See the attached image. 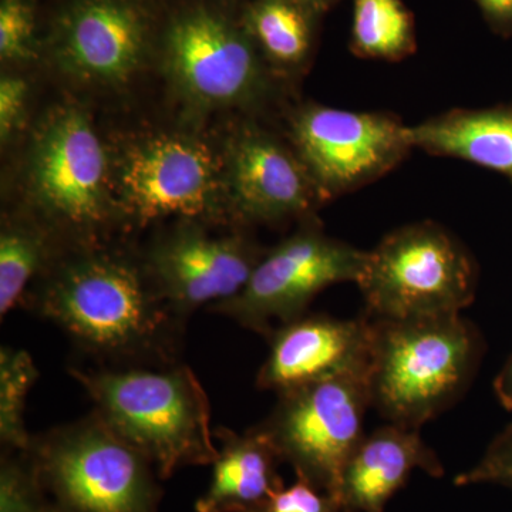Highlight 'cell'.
<instances>
[{"label": "cell", "instance_id": "f546056e", "mask_svg": "<svg viewBox=\"0 0 512 512\" xmlns=\"http://www.w3.org/2000/svg\"><path fill=\"white\" fill-rule=\"evenodd\" d=\"M183 2V0H181ZM225 2H239V0H225Z\"/></svg>", "mask_w": 512, "mask_h": 512}, {"label": "cell", "instance_id": "5bb4252c", "mask_svg": "<svg viewBox=\"0 0 512 512\" xmlns=\"http://www.w3.org/2000/svg\"><path fill=\"white\" fill-rule=\"evenodd\" d=\"M228 220L275 225L311 220L323 200L291 143L256 123H242L225 143Z\"/></svg>", "mask_w": 512, "mask_h": 512}, {"label": "cell", "instance_id": "5b68a950", "mask_svg": "<svg viewBox=\"0 0 512 512\" xmlns=\"http://www.w3.org/2000/svg\"><path fill=\"white\" fill-rule=\"evenodd\" d=\"M239 2L183 0L158 33L164 72L198 109H259L278 82L242 23Z\"/></svg>", "mask_w": 512, "mask_h": 512}, {"label": "cell", "instance_id": "d6986e66", "mask_svg": "<svg viewBox=\"0 0 512 512\" xmlns=\"http://www.w3.org/2000/svg\"><path fill=\"white\" fill-rule=\"evenodd\" d=\"M414 148L460 158L512 180V109L453 110L410 127Z\"/></svg>", "mask_w": 512, "mask_h": 512}, {"label": "cell", "instance_id": "30bf717a", "mask_svg": "<svg viewBox=\"0 0 512 512\" xmlns=\"http://www.w3.org/2000/svg\"><path fill=\"white\" fill-rule=\"evenodd\" d=\"M366 259L367 251L329 237L311 218L265 252L239 295L208 309L268 338L278 326L306 315L329 286L357 284Z\"/></svg>", "mask_w": 512, "mask_h": 512}, {"label": "cell", "instance_id": "4fadbf2b", "mask_svg": "<svg viewBox=\"0 0 512 512\" xmlns=\"http://www.w3.org/2000/svg\"><path fill=\"white\" fill-rule=\"evenodd\" d=\"M210 225L177 221L143 256L158 295L184 322L239 295L266 252L242 232L214 234Z\"/></svg>", "mask_w": 512, "mask_h": 512}, {"label": "cell", "instance_id": "8fae6325", "mask_svg": "<svg viewBox=\"0 0 512 512\" xmlns=\"http://www.w3.org/2000/svg\"><path fill=\"white\" fill-rule=\"evenodd\" d=\"M289 143L325 201L379 180L414 148L410 127L392 114L315 103L293 110Z\"/></svg>", "mask_w": 512, "mask_h": 512}, {"label": "cell", "instance_id": "d4e9b609", "mask_svg": "<svg viewBox=\"0 0 512 512\" xmlns=\"http://www.w3.org/2000/svg\"><path fill=\"white\" fill-rule=\"evenodd\" d=\"M454 484H494L512 491V423L491 440L476 466L454 478Z\"/></svg>", "mask_w": 512, "mask_h": 512}, {"label": "cell", "instance_id": "2e32d148", "mask_svg": "<svg viewBox=\"0 0 512 512\" xmlns=\"http://www.w3.org/2000/svg\"><path fill=\"white\" fill-rule=\"evenodd\" d=\"M414 470L444 476L439 456L420 431L386 423L359 441L340 478L343 512H384L390 498L409 481Z\"/></svg>", "mask_w": 512, "mask_h": 512}, {"label": "cell", "instance_id": "9c48e42d", "mask_svg": "<svg viewBox=\"0 0 512 512\" xmlns=\"http://www.w3.org/2000/svg\"><path fill=\"white\" fill-rule=\"evenodd\" d=\"M369 409L366 369L279 393L274 410L258 426L296 476L339 500L343 468L366 434Z\"/></svg>", "mask_w": 512, "mask_h": 512}, {"label": "cell", "instance_id": "cb8c5ba5", "mask_svg": "<svg viewBox=\"0 0 512 512\" xmlns=\"http://www.w3.org/2000/svg\"><path fill=\"white\" fill-rule=\"evenodd\" d=\"M39 55L35 0H0V59L33 62Z\"/></svg>", "mask_w": 512, "mask_h": 512}, {"label": "cell", "instance_id": "8992f818", "mask_svg": "<svg viewBox=\"0 0 512 512\" xmlns=\"http://www.w3.org/2000/svg\"><path fill=\"white\" fill-rule=\"evenodd\" d=\"M28 450L62 512H158L156 468L94 410L33 436Z\"/></svg>", "mask_w": 512, "mask_h": 512}, {"label": "cell", "instance_id": "7a4b0ae2", "mask_svg": "<svg viewBox=\"0 0 512 512\" xmlns=\"http://www.w3.org/2000/svg\"><path fill=\"white\" fill-rule=\"evenodd\" d=\"M69 372L94 412L151 461L160 480L181 467L214 463L210 400L190 367L72 366Z\"/></svg>", "mask_w": 512, "mask_h": 512}, {"label": "cell", "instance_id": "e0dca14e", "mask_svg": "<svg viewBox=\"0 0 512 512\" xmlns=\"http://www.w3.org/2000/svg\"><path fill=\"white\" fill-rule=\"evenodd\" d=\"M218 456L211 483L195 503L197 512H248L284 487L279 464L284 463L268 434L259 426L245 433L218 427Z\"/></svg>", "mask_w": 512, "mask_h": 512}, {"label": "cell", "instance_id": "52a82bcc", "mask_svg": "<svg viewBox=\"0 0 512 512\" xmlns=\"http://www.w3.org/2000/svg\"><path fill=\"white\" fill-rule=\"evenodd\" d=\"M113 198L123 228L175 218L228 220L224 160L201 138L157 133L113 158Z\"/></svg>", "mask_w": 512, "mask_h": 512}, {"label": "cell", "instance_id": "44dd1931", "mask_svg": "<svg viewBox=\"0 0 512 512\" xmlns=\"http://www.w3.org/2000/svg\"><path fill=\"white\" fill-rule=\"evenodd\" d=\"M349 47L362 59H407L417 50L413 13L403 0H352Z\"/></svg>", "mask_w": 512, "mask_h": 512}, {"label": "cell", "instance_id": "ffe728a7", "mask_svg": "<svg viewBox=\"0 0 512 512\" xmlns=\"http://www.w3.org/2000/svg\"><path fill=\"white\" fill-rule=\"evenodd\" d=\"M70 245L30 214L6 218L0 232V316L25 303L29 285L46 274Z\"/></svg>", "mask_w": 512, "mask_h": 512}, {"label": "cell", "instance_id": "4316f807", "mask_svg": "<svg viewBox=\"0 0 512 512\" xmlns=\"http://www.w3.org/2000/svg\"><path fill=\"white\" fill-rule=\"evenodd\" d=\"M29 84L18 73H3L0 77V141L8 146L28 116Z\"/></svg>", "mask_w": 512, "mask_h": 512}, {"label": "cell", "instance_id": "6da1fadb", "mask_svg": "<svg viewBox=\"0 0 512 512\" xmlns=\"http://www.w3.org/2000/svg\"><path fill=\"white\" fill-rule=\"evenodd\" d=\"M103 366L178 363L185 325L137 258L106 242L70 247L25 303Z\"/></svg>", "mask_w": 512, "mask_h": 512}, {"label": "cell", "instance_id": "3957f363", "mask_svg": "<svg viewBox=\"0 0 512 512\" xmlns=\"http://www.w3.org/2000/svg\"><path fill=\"white\" fill-rule=\"evenodd\" d=\"M370 319V400L386 423L420 430L470 389L485 342L461 313Z\"/></svg>", "mask_w": 512, "mask_h": 512}, {"label": "cell", "instance_id": "83f0119b", "mask_svg": "<svg viewBox=\"0 0 512 512\" xmlns=\"http://www.w3.org/2000/svg\"><path fill=\"white\" fill-rule=\"evenodd\" d=\"M494 33L512 36V0H473Z\"/></svg>", "mask_w": 512, "mask_h": 512}, {"label": "cell", "instance_id": "603a6c76", "mask_svg": "<svg viewBox=\"0 0 512 512\" xmlns=\"http://www.w3.org/2000/svg\"><path fill=\"white\" fill-rule=\"evenodd\" d=\"M0 512H62L40 480L29 450H3Z\"/></svg>", "mask_w": 512, "mask_h": 512}, {"label": "cell", "instance_id": "ba28073f", "mask_svg": "<svg viewBox=\"0 0 512 512\" xmlns=\"http://www.w3.org/2000/svg\"><path fill=\"white\" fill-rule=\"evenodd\" d=\"M356 285L369 318L458 315L476 299L477 268L450 232L424 221L394 229L367 251Z\"/></svg>", "mask_w": 512, "mask_h": 512}, {"label": "cell", "instance_id": "f1b7e54d", "mask_svg": "<svg viewBox=\"0 0 512 512\" xmlns=\"http://www.w3.org/2000/svg\"><path fill=\"white\" fill-rule=\"evenodd\" d=\"M495 399L507 412H512V353L505 360L493 382Z\"/></svg>", "mask_w": 512, "mask_h": 512}, {"label": "cell", "instance_id": "7c38bea8", "mask_svg": "<svg viewBox=\"0 0 512 512\" xmlns=\"http://www.w3.org/2000/svg\"><path fill=\"white\" fill-rule=\"evenodd\" d=\"M150 0H69L50 29V57L74 83L126 86L157 47Z\"/></svg>", "mask_w": 512, "mask_h": 512}, {"label": "cell", "instance_id": "7402d4cb", "mask_svg": "<svg viewBox=\"0 0 512 512\" xmlns=\"http://www.w3.org/2000/svg\"><path fill=\"white\" fill-rule=\"evenodd\" d=\"M39 370L26 350L0 349V443L3 450H28L32 444L25 427L26 400Z\"/></svg>", "mask_w": 512, "mask_h": 512}, {"label": "cell", "instance_id": "277c9868", "mask_svg": "<svg viewBox=\"0 0 512 512\" xmlns=\"http://www.w3.org/2000/svg\"><path fill=\"white\" fill-rule=\"evenodd\" d=\"M32 214L70 245L106 242L121 227L113 198V158L87 111L49 110L35 130L26 165Z\"/></svg>", "mask_w": 512, "mask_h": 512}, {"label": "cell", "instance_id": "9a60e30c", "mask_svg": "<svg viewBox=\"0 0 512 512\" xmlns=\"http://www.w3.org/2000/svg\"><path fill=\"white\" fill-rule=\"evenodd\" d=\"M256 386L276 394L346 373L369 369L372 319L301 316L272 330Z\"/></svg>", "mask_w": 512, "mask_h": 512}, {"label": "cell", "instance_id": "ac0fdd59", "mask_svg": "<svg viewBox=\"0 0 512 512\" xmlns=\"http://www.w3.org/2000/svg\"><path fill=\"white\" fill-rule=\"evenodd\" d=\"M339 0H241L239 16L259 55L278 80L309 69L323 18Z\"/></svg>", "mask_w": 512, "mask_h": 512}, {"label": "cell", "instance_id": "484cf974", "mask_svg": "<svg viewBox=\"0 0 512 512\" xmlns=\"http://www.w3.org/2000/svg\"><path fill=\"white\" fill-rule=\"evenodd\" d=\"M248 512H343L338 498L296 476L291 487H281Z\"/></svg>", "mask_w": 512, "mask_h": 512}]
</instances>
